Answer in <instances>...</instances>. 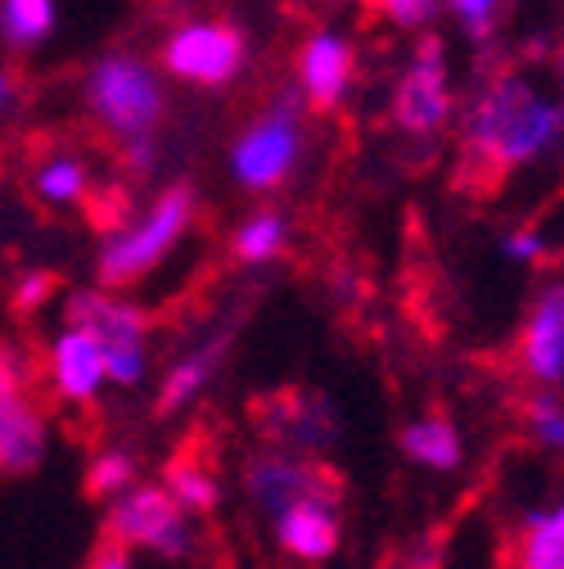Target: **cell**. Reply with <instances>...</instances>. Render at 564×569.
Instances as JSON below:
<instances>
[{
  "mask_svg": "<svg viewBox=\"0 0 564 569\" xmlns=\"http://www.w3.org/2000/svg\"><path fill=\"white\" fill-rule=\"evenodd\" d=\"M502 253H506L511 262H520V267H537V262L546 258V240H542V231L520 227V231H511V236L502 240Z\"/></svg>",
  "mask_w": 564,
  "mask_h": 569,
  "instance_id": "27",
  "label": "cell"
},
{
  "mask_svg": "<svg viewBox=\"0 0 564 569\" xmlns=\"http://www.w3.org/2000/svg\"><path fill=\"white\" fill-rule=\"evenodd\" d=\"M226 348H231V335H208L203 343H194L185 358L172 362V371L163 376V389H159V416H177L185 411L208 385H213V376L222 371L226 362Z\"/></svg>",
  "mask_w": 564,
  "mask_h": 569,
  "instance_id": "16",
  "label": "cell"
},
{
  "mask_svg": "<svg viewBox=\"0 0 564 569\" xmlns=\"http://www.w3.org/2000/svg\"><path fill=\"white\" fill-rule=\"evenodd\" d=\"M520 362L537 389L564 385V284L560 280H551L528 308V321L520 335Z\"/></svg>",
  "mask_w": 564,
  "mask_h": 569,
  "instance_id": "14",
  "label": "cell"
},
{
  "mask_svg": "<svg viewBox=\"0 0 564 569\" xmlns=\"http://www.w3.org/2000/svg\"><path fill=\"white\" fill-rule=\"evenodd\" d=\"M443 6L452 10V19L461 23V32L470 41H487L492 28H497V19H502L506 0H443Z\"/></svg>",
  "mask_w": 564,
  "mask_h": 569,
  "instance_id": "25",
  "label": "cell"
},
{
  "mask_svg": "<svg viewBox=\"0 0 564 569\" xmlns=\"http://www.w3.org/2000/svg\"><path fill=\"white\" fill-rule=\"evenodd\" d=\"M32 186H37V194H41L46 203L63 208V203H78V199H87L91 172H87V163H82L78 154H54V159H46V163L37 168Z\"/></svg>",
  "mask_w": 564,
  "mask_h": 569,
  "instance_id": "22",
  "label": "cell"
},
{
  "mask_svg": "<svg viewBox=\"0 0 564 569\" xmlns=\"http://www.w3.org/2000/svg\"><path fill=\"white\" fill-rule=\"evenodd\" d=\"M452 113H456V91H452L447 46L439 37H420L393 96V122L406 136H439L452 122Z\"/></svg>",
  "mask_w": 564,
  "mask_h": 569,
  "instance_id": "8",
  "label": "cell"
},
{
  "mask_svg": "<svg viewBox=\"0 0 564 569\" xmlns=\"http://www.w3.org/2000/svg\"><path fill=\"white\" fill-rule=\"evenodd\" d=\"M285 249H290V218H285V212H271V208L244 218L240 231H235V240H231V253L244 267H266V262H275Z\"/></svg>",
  "mask_w": 564,
  "mask_h": 569,
  "instance_id": "20",
  "label": "cell"
},
{
  "mask_svg": "<svg viewBox=\"0 0 564 569\" xmlns=\"http://www.w3.org/2000/svg\"><path fill=\"white\" fill-rule=\"evenodd\" d=\"M46 420L28 398L23 367L0 348V475H32L46 461Z\"/></svg>",
  "mask_w": 564,
  "mask_h": 569,
  "instance_id": "9",
  "label": "cell"
},
{
  "mask_svg": "<svg viewBox=\"0 0 564 569\" xmlns=\"http://www.w3.org/2000/svg\"><path fill=\"white\" fill-rule=\"evenodd\" d=\"M380 10H384V19L393 23V28H430L434 19H439V10H443V0H380Z\"/></svg>",
  "mask_w": 564,
  "mask_h": 569,
  "instance_id": "26",
  "label": "cell"
},
{
  "mask_svg": "<svg viewBox=\"0 0 564 569\" xmlns=\"http://www.w3.org/2000/svg\"><path fill=\"white\" fill-rule=\"evenodd\" d=\"M68 326H82L95 335L104 380L118 389H135L150 376V317L127 299H113V290H73L63 303Z\"/></svg>",
  "mask_w": 564,
  "mask_h": 569,
  "instance_id": "5",
  "label": "cell"
},
{
  "mask_svg": "<svg viewBox=\"0 0 564 569\" xmlns=\"http://www.w3.org/2000/svg\"><path fill=\"white\" fill-rule=\"evenodd\" d=\"M50 290H54V276H46V271L23 276V284L14 290V308H19V312H37V308L50 299Z\"/></svg>",
  "mask_w": 564,
  "mask_h": 569,
  "instance_id": "28",
  "label": "cell"
},
{
  "mask_svg": "<svg viewBox=\"0 0 564 569\" xmlns=\"http://www.w3.org/2000/svg\"><path fill=\"white\" fill-rule=\"evenodd\" d=\"M87 569H135V565H131V551H127L122 542H109V538H104V547L91 556Z\"/></svg>",
  "mask_w": 564,
  "mask_h": 569,
  "instance_id": "29",
  "label": "cell"
},
{
  "mask_svg": "<svg viewBox=\"0 0 564 569\" xmlns=\"http://www.w3.org/2000/svg\"><path fill=\"white\" fill-rule=\"evenodd\" d=\"M560 127H564L560 104L533 78L502 73L470 104L461 122V140L474 168L502 177L533 168L542 154H551L560 146Z\"/></svg>",
  "mask_w": 564,
  "mask_h": 569,
  "instance_id": "1",
  "label": "cell"
},
{
  "mask_svg": "<svg viewBox=\"0 0 564 569\" xmlns=\"http://www.w3.org/2000/svg\"><path fill=\"white\" fill-rule=\"evenodd\" d=\"M194 516H185L163 483H131L127 492L109 497L104 538L122 542L127 551H150L159 560L194 556Z\"/></svg>",
  "mask_w": 564,
  "mask_h": 569,
  "instance_id": "6",
  "label": "cell"
},
{
  "mask_svg": "<svg viewBox=\"0 0 564 569\" xmlns=\"http://www.w3.org/2000/svg\"><path fill=\"white\" fill-rule=\"evenodd\" d=\"M515 569H564V511H528L520 525Z\"/></svg>",
  "mask_w": 564,
  "mask_h": 569,
  "instance_id": "18",
  "label": "cell"
},
{
  "mask_svg": "<svg viewBox=\"0 0 564 569\" xmlns=\"http://www.w3.org/2000/svg\"><path fill=\"white\" fill-rule=\"evenodd\" d=\"M308 154V113L303 96H280L271 109H262L231 146V177L249 194L280 190Z\"/></svg>",
  "mask_w": 564,
  "mask_h": 569,
  "instance_id": "4",
  "label": "cell"
},
{
  "mask_svg": "<svg viewBox=\"0 0 564 569\" xmlns=\"http://www.w3.org/2000/svg\"><path fill=\"white\" fill-rule=\"evenodd\" d=\"M135 483V461H131V452H122V448H113V452H100L95 461H91V475H87V488H91V497H118V492H127Z\"/></svg>",
  "mask_w": 564,
  "mask_h": 569,
  "instance_id": "24",
  "label": "cell"
},
{
  "mask_svg": "<svg viewBox=\"0 0 564 569\" xmlns=\"http://www.w3.org/2000/svg\"><path fill=\"white\" fill-rule=\"evenodd\" d=\"M244 488H249V502L271 520L275 511H285L299 497H316V492H330L339 497V483L325 466L299 457V452H266L249 466L244 475Z\"/></svg>",
  "mask_w": 564,
  "mask_h": 569,
  "instance_id": "10",
  "label": "cell"
},
{
  "mask_svg": "<svg viewBox=\"0 0 564 569\" xmlns=\"http://www.w3.org/2000/svg\"><path fill=\"white\" fill-rule=\"evenodd\" d=\"M59 28V0H0V41L10 50H37Z\"/></svg>",
  "mask_w": 564,
  "mask_h": 569,
  "instance_id": "19",
  "label": "cell"
},
{
  "mask_svg": "<svg viewBox=\"0 0 564 569\" xmlns=\"http://www.w3.org/2000/svg\"><path fill=\"white\" fill-rule=\"evenodd\" d=\"M397 448L411 466L420 470H456L461 457H465V443H461V430L452 425V416L443 411H430V416H415L411 425H402V435H397Z\"/></svg>",
  "mask_w": 564,
  "mask_h": 569,
  "instance_id": "17",
  "label": "cell"
},
{
  "mask_svg": "<svg viewBox=\"0 0 564 569\" xmlns=\"http://www.w3.org/2000/svg\"><path fill=\"white\" fill-rule=\"evenodd\" d=\"M87 109L100 122L104 136L118 146H135V140H154L168 113V91L163 78L140 54H104L87 73Z\"/></svg>",
  "mask_w": 564,
  "mask_h": 569,
  "instance_id": "2",
  "label": "cell"
},
{
  "mask_svg": "<svg viewBox=\"0 0 564 569\" xmlns=\"http://www.w3.org/2000/svg\"><path fill=\"white\" fill-rule=\"evenodd\" d=\"M14 104V78L6 73V68H0V113H6Z\"/></svg>",
  "mask_w": 564,
  "mask_h": 569,
  "instance_id": "30",
  "label": "cell"
},
{
  "mask_svg": "<svg viewBox=\"0 0 564 569\" xmlns=\"http://www.w3.org/2000/svg\"><path fill=\"white\" fill-rule=\"evenodd\" d=\"M524 425H528V439L546 452H560L564 448V407H560V393L555 389H537L524 407Z\"/></svg>",
  "mask_w": 564,
  "mask_h": 569,
  "instance_id": "23",
  "label": "cell"
},
{
  "mask_svg": "<svg viewBox=\"0 0 564 569\" xmlns=\"http://www.w3.org/2000/svg\"><path fill=\"white\" fill-rule=\"evenodd\" d=\"M190 222H194V190L190 186L163 190L140 218H131L127 227L104 236L100 258H95L100 290H127V284L145 280L185 240Z\"/></svg>",
  "mask_w": 564,
  "mask_h": 569,
  "instance_id": "3",
  "label": "cell"
},
{
  "mask_svg": "<svg viewBox=\"0 0 564 569\" xmlns=\"http://www.w3.org/2000/svg\"><path fill=\"white\" fill-rule=\"evenodd\" d=\"M299 91H303V104L312 109H339L352 91V78H357V50L352 41L334 28H321L312 32L303 46H299Z\"/></svg>",
  "mask_w": 564,
  "mask_h": 569,
  "instance_id": "12",
  "label": "cell"
},
{
  "mask_svg": "<svg viewBox=\"0 0 564 569\" xmlns=\"http://www.w3.org/2000/svg\"><path fill=\"white\" fill-rule=\"evenodd\" d=\"M50 385L63 402H95L104 389V358L91 330L68 326L50 343Z\"/></svg>",
  "mask_w": 564,
  "mask_h": 569,
  "instance_id": "15",
  "label": "cell"
},
{
  "mask_svg": "<svg viewBox=\"0 0 564 569\" xmlns=\"http://www.w3.org/2000/svg\"><path fill=\"white\" fill-rule=\"evenodd\" d=\"M163 488L172 492V502L185 511V516H213L222 507V479L213 470H203L185 457H177L163 475Z\"/></svg>",
  "mask_w": 564,
  "mask_h": 569,
  "instance_id": "21",
  "label": "cell"
},
{
  "mask_svg": "<svg viewBox=\"0 0 564 569\" xmlns=\"http://www.w3.org/2000/svg\"><path fill=\"white\" fill-rule=\"evenodd\" d=\"M271 533L285 556H294L303 565H325L343 542L339 497H330V492L299 497V502H290L285 511L271 516Z\"/></svg>",
  "mask_w": 564,
  "mask_h": 569,
  "instance_id": "13",
  "label": "cell"
},
{
  "mask_svg": "<svg viewBox=\"0 0 564 569\" xmlns=\"http://www.w3.org/2000/svg\"><path fill=\"white\" fill-rule=\"evenodd\" d=\"M258 425L280 443V452L312 457L334 439V407L321 393H275L253 407Z\"/></svg>",
  "mask_w": 564,
  "mask_h": 569,
  "instance_id": "11",
  "label": "cell"
},
{
  "mask_svg": "<svg viewBox=\"0 0 564 569\" xmlns=\"http://www.w3.org/2000/svg\"><path fill=\"white\" fill-rule=\"evenodd\" d=\"M244 59H249V41L240 28L231 23H213V19H199L177 28L163 41V73L190 87H231L244 73Z\"/></svg>",
  "mask_w": 564,
  "mask_h": 569,
  "instance_id": "7",
  "label": "cell"
}]
</instances>
